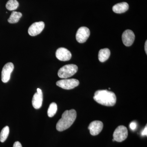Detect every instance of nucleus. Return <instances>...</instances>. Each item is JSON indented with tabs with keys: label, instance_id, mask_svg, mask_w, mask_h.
<instances>
[{
	"label": "nucleus",
	"instance_id": "obj_1",
	"mask_svg": "<svg viewBox=\"0 0 147 147\" xmlns=\"http://www.w3.org/2000/svg\"><path fill=\"white\" fill-rule=\"evenodd\" d=\"M94 99L98 103L107 106H113L116 104L117 97L113 92L99 90L95 92Z\"/></svg>",
	"mask_w": 147,
	"mask_h": 147
},
{
	"label": "nucleus",
	"instance_id": "obj_2",
	"mask_svg": "<svg viewBox=\"0 0 147 147\" xmlns=\"http://www.w3.org/2000/svg\"><path fill=\"white\" fill-rule=\"evenodd\" d=\"M76 117V110L74 109L66 110L62 115L61 118L58 121L57 124V130L62 131L69 128L74 123Z\"/></svg>",
	"mask_w": 147,
	"mask_h": 147
},
{
	"label": "nucleus",
	"instance_id": "obj_3",
	"mask_svg": "<svg viewBox=\"0 0 147 147\" xmlns=\"http://www.w3.org/2000/svg\"><path fill=\"white\" fill-rule=\"evenodd\" d=\"M76 65L68 64L61 67L58 72V76L62 79H67L73 76L78 71Z\"/></svg>",
	"mask_w": 147,
	"mask_h": 147
},
{
	"label": "nucleus",
	"instance_id": "obj_4",
	"mask_svg": "<svg viewBox=\"0 0 147 147\" xmlns=\"http://www.w3.org/2000/svg\"><path fill=\"white\" fill-rule=\"evenodd\" d=\"M128 131L127 128L123 125H120L116 129L113 134V139L118 142H123L127 138Z\"/></svg>",
	"mask_w": 147,
	"mask_h": 147
},
{
	"label": "nucleus",
	"instance_id": "obj_5",
	"mask_svg": "<svg viewBox=\"0 0 147 147\" xmlns=\"http://www.w3.org/2000/svg\"><path fill=\"white\" fill-rule=\"evenodd\" d=\"M56 84L58 86L64 89L71 90L78 86L79 82L76 79H64L58 81Z\"/></svg>",
	"mask_w": 147,
	"mask_h": 147
},
{
	"label": "nucleus",
	"instance_id": "obj_6",
	"mask_svg": "<svg viewBox=\"0 0 147 147\" xmlns=\"http://www.w3.org/2000/svg\"><path fill=\"white\" fill-rule=\"evenodd\" d=\"M90 30L86 27H82L79 28L76 34V39L79 43L86 42L89 37Z\"/></svg>",
	"mask_w": 147,
	"mask_h": 147
},
{
	"label": "nucleus",
	"instance_id": "obj_7",
	"mask_svg": "<svg viewBox=\"0 0 147 147\" xmlns=\"http://www.w3.org/2000/svg\"><path fill=\"white\" fill-rule=\"evenodd\" d=\"M14 69V65L12 63L6 64L3 67L1 72V80L3 83H7L10 78L11 72Z\"/></svg>",
	"mask_w": 147,
	"mask_h": 147
},
{
	"label": "nucleus",
	"instance_id": "obj_8",
	"mask_svg": "<svg viewBox=\"0 0 147 147\" xmlns=\"http://www.w3.org/2000/svg\"><path fill=\"white\" fill-rule=\"evenodd\" d=\"M45 27V24L42 21L35 22L31 25L28 29V33L31 36H35L40 34Z\"/></svg>",
	"mask_w": 147,
	"mask_h": 147
},
{
	"label": "nucleus",
	"instance_id": "obj_9",
	"mask_svg": "<svg viewBox=\"0 0 147 147\" xmlns=\"http://www.w3.org/2000/svg\"><path fill=\"white\" fill-rule=\"evenodd\" d=\"M103 127V124L102 122L99 121H94L90 124L88 128L92 135L96 136L101 132Z\"/></svg>",
	"mask_w": 147,
	"mask_h": 147
},
{
	"label": "nucleus",
	"instance_id": "obj_10",
	"mask_svg": "<svg viewBox=\"0 0 147 147\" xmlns=\"http://www.w3.org/2000/svg\"><path fill=\"white\" fill-rule=\"evenodd\" d=\"M122 39L124 45L129 47L132 45L135 39L134 32L130 30L125 31L122 36Z\"/></svg>",
	"mask_w": 147,
	"mask_h": 147
},
{
	"label": "nucleus",
	"instance_id": "obj_11",
	"mask_svg": "<svg viewBox=\"0 0 147 147\" xmlns=\"http://www.w3.org/2000/svg\"><path fill=\"white\" fill-rule=\"evenodd\" d=\"M56 56L59 60L65 61L71 59V54L70 51L66 48L60 47L56 51Z\"/></svg>",
	"mask_w": 147,
	"mask_h": 147
},
{
	"label": "nucleus",
	"instance_id": "obj_12",
	"mask_svg": "<svg viewBox=\"0 0 147 147\" xmlns=\"http://www.w3.org/2000/svg\"><path fill=\"white\" fill-rule=\"evenodd\" d=\"M43 101L42 93L36 92L34 95L32 100V104L34 108L36 109H38L42 106Z\"/></svg>",
	"mask_w": 147,
	"mask_h": 147
},
{
	"label": "nucleus",
	"instance_id": "obj_13",
	"mask_svg": "<svg viewBox=\"0 0 147 147\" xmlns=\"http://www.w3.org/2000/svg\"><path fill=\"white\" fill-rule=\"evenodd\" d=\"M129 9V5L126 2L119 3L113 7V10L115 13H121L126 12Z\"/></svg>",
	"mask_w": 147,
	"mask_h": 147
},
{
	"label": "nucleus",
	"instance_id": "obj_14",
	"mask_svg": "<svg viewBox=\"0 0 147 147\" xmlns=\"http://www.w3.org/2000/svg\"><path fill=\"white\" fill-rule=\"evenodd\" d=\"M110 51L108 48H104L100 50L98 53V59L101 62H104L110 57Z\"/></svg>",
	"mask_w": 147,
	"mask_h": 147
},
{
	"label": "nucleus",
	"instance_id": "obj_15",
	"mask_svg": "<svg viewBox=\"0 0 147 147\" xmlns=\"http://www.w3.org/2000/svg\"><path fill=\"white\" fill-rule=\"evenodd\" d=\"M22 16V14L21 12L13 11L11 13L10 17L8 19V22L10 24H16L18 23Z\"/></svg>",
	"mask_w": 147,
	"mask_h": 147
},
{
	"label": "nucleus",
	"instance_id": "obj_16",
	"mask_svg": "<svg viewBox=\"0 0 147 147\" xmlns=\"http://www.w3.org/2000/svg\"><path fill=\"white\" fill-rule=\"evenodd\" d=\"M9 132V127L6 126L4 127L0 133V142L3 143L8 137Z\"/></svg>",
	"mask_w": 147,
	"mask_h": 147
},
{
	"label": "nucleus",
	"instance_id": "obj_17",
	"mask_svg": "<svg viewBox=\"0 0 147 147\" xmlns=\"http://www.w3.org/2000/svg\"><path fill=\"white\" fill-rule=\"evenodd\" d=\"M19 6V3L16 0H9L6 4V7L8 10H16Z\"/></svg>",
	"mask_w": 147,
	"mask_h": 147
},
{
	"label": "nucleus",
	"instance_id": "obj_18",
	"mask_svg": "<svg viewBox=\"0 0 147 147\" xmlns=\"http://www.w3.org/2000/svg\"><path fill=\"white\" fill-rule=\"evenodd\" d=\"M57 110V105L55 102H52L50 104L47 110V115L50 117L55 116Z\"/></svg>",
	"mask_w": 147,
	"mask_h": 147
},
{
	"label": "nucleus",
	"instance_id": "obj_19",
	"mask_svg": "<svg viewBox=\"0 0 147 147\" xmlns=\"http://www.w3.org/2000/svg\"><path fill=\"white\" fill-rule=\"evenodd\" d=\"M137 125L136 123L135 122H132L129 124V127L130 129L132 130H135L136 129V127H137Z\"/></svg>",
	"mask_w": 147,
	"mask_h": 147
},
{
	"label": "nucleus",
	"instance_id": "obj_20",
	"mask_svg": "<svg viewBox=\"0 0 147 147\" xmlns=\"http://www.w3.org/2000/svg\"><path fill=\"white\" fill-rule=\"evenodd\" d=\"M13 147H22L21 143L19 142H16L14 143Z\"/></svg>",
	"mask_w": 147,
	"mask_h": 147
},
{
	"label": "nucleus",
	"instance_id": "obj_21",
	"mask_svg": "<svg viewBox=\"0 0 147 147\" xmlns=\"http://www.w3.org/2000/svg\"><path fill=\"white\" fill-rule=\"evenodd\" d=\"M147 125H146V126L145 127L143 131H142V136H147Z\"/></svg>",
	"mask_w": 147,
	"mask_h": 147
},
{
	"label": "nucleus",
	"instance_id": "obj_22",
	"mask_svg": "<svg viewBox=\"0 0 147 147\" xmlns=\"http://www.w3.org/2000/svg\"><path fill=\"white\" fill-rule=\"evenodd\" d=\"M147 41L146 40L145 44V50L146 51V54H147Z\"/></svg>",
	"mask_w": 147,
	"mask_h": 147
}]
</instances>
